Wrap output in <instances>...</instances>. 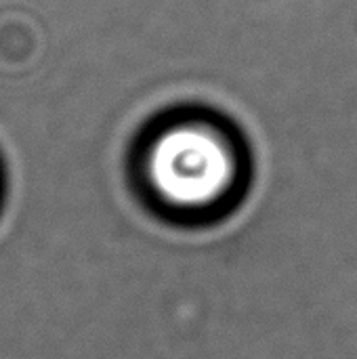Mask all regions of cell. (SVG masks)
I'll return each mask as SVG.
<instances>
[{
  "label": "cell",
  "mask_w": 357,
  "mask_h": 359,
  "mask_svg": "<svg viewBox=\"0 0 357 359\" xmlns=\"http://www.w3.org/2000/svg\"><path fill=\"white\" fill-rule=\"evenodd\" d=\"M145 179L162 208L206 215L221 208L236 189L238 160L219 135L183 126L164 133L151 145Z\"/></svg>",
  "instance_id": "6da1fadb"
}]
</instances>
